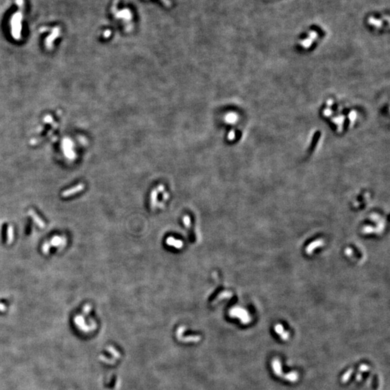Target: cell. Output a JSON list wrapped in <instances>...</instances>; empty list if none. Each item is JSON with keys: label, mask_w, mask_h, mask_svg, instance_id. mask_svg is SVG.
Listing matches in <instances>:
<instances>
[{"label": "cell", "mask_w": 390, "mask_h": 390, "mask_svg": "<svg viewBox=\"0 0 390 390\" xmlns=\"http://www.w3.org/2000/svg\"><path fill=\"white\" fill-rule=\"evenodd\" d=\"M5 306L3 304H0V311H5Z\"/></svg>", "instance_id": "ba28073f"}, {"label": "cell", "mask_w": 390, "mask_h": 390, "mask_svg": "<svg viewBox=\"0 0 390 390\" xmlns=\"http://www.w3.org/2000/svg\"><path fill=\"white\" fill-rule=\"evenodd\" d=\"M90 307H89V306H88V305H87L86 306H85V309H84V311H85V313H88V311H89V309H90Z\"/></svg>", "instance_id": "52a82bcc"}, {"label": "cell", "mask_w": 390, "mask_h": 390, "mask_svg": "<svg viewBox=\"0 0 390 390\" xmlns=\"http://www.w3.org/2000/svg\"><path fill=\"white\" fill-rule=\"evenodd\" d=\"M13 228L12 226H9L8 229V243H11L13 241Z\"/></svg>", "instance_id": "5b68a950"}, {"label": "cell", "mask_w": 390, "mask_h": 390, "mask_svg": "<svg viewBox=\"0 0 390 390\" xmlns=\"http://www.w3.org/2000/svg\"><path fill=\"white\" fill-rule=\"evenodd\" d=\"M17 5L19 7V11L17 12L13 15L11 18V29L12 33L13 36L15 38H18L20 34L21 33V28H22V21H23V5H24V1L23 0H17Z\"/></svg>", "instance_id": "6da1fadb"}, {"label": "cell", "mask_w": 390, "mask_h": 390, "mask_svg": "<svg viewBox=\"0 0 390 390\" xmlns=\"http://www.w3.org/2000/svg\"><path fill=\"white\" fill-rule=\"evenodd\" d=\"M28 215L31 217L32 219L33 220V221H34L35 223H36L37 225L41 228H43L45 227V223H44V222L41 219L39 218L36 213H35L33 210H30L29 212H28Z\"/></svg>", "instance_id": "7a4b0ae2"}, {"label": "cell", "mask_w": 390, "mask_h": 390, "mask_svg": "<svg viewBox=\"0 0 390 390\" xmlns=\"http://www.w3.org/2000/svg\"><path fill=\"white\" fill-rule=\"evenodd\" d=\"M83 185H78V186H76L75 187L70 189L66 190L62 193V197H69V196H72V195H74V193L76 192H80L81 190H83Z\"/></svg>", "instance_id": "3957f363"}, {"label": "cell", "mask_w": 390, "mask_h": 390, "mask_svg": "<svg viewBox=\"0 0 390 390\" xmlns=\"http://www.w3.org/2000/svg\"><path fill=\"white\" fill-rule=\"evenodd\" d=\"M51 243L52 245L57 246L59 245H65L66 243V240L65 238H62L59 236H54L51 240Z\"/></svg>", "instance_id": "277c9868"}, {"label": "cell", "mask_w": 390, "mask_h": 390, "mask_svg": "<svg viewBox=\"0 0 390 390\" xmlns=\"http://www.w3.org/2000/svg\"><path fill=\"white\" fill-rule=\"evenodd\" d=\"M49 249H50V246H49V243H48V242H46V243H45L44 245H43L42 250H43V252H44V253H45V254H48V252H49Z\"/></svg>", "instance_id": "8992f818"}]
</instances>
